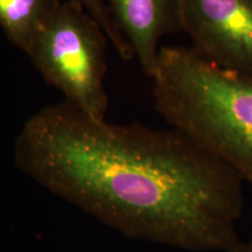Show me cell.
Listing matches in <instances>:
<instances>
[{
	"instance_id": "6da1fadb",
	"label": "cell",
	"mask_w": 252,
	"mask_h": 252,
	"mask_svg": "<svg viewBox=\"0 0 252 252\" xmlns=\"http://www.w3.org/2000/svg\"><path fill=\"white\" fill-rule=\"evenodd\" d=\"M15 165L126 237L191 252L237 245L244 207L235 169L176 128L94 121L67 102L21 128Z\"/></svg>"
},
{
	"instance_id": "7a4b0ae2",
	"label": "cell",
	"mask_w": 252,
	"mask_h": 252,
	"mask_svg": "<svg viewBox=\"0 0 252 252\" xmlns=\"http://www.w3.org/2000/svg\"><path fill=\"white\" fill-rule=\"evenodd\" d=\"M157 111L252 185V71L220 67L187 47H161Z\"/></svg>"
},
{
	"instance_id": "3957f363",
	"label": "cell",
	"mask_w": 252,
	"mask_h": 252,
	"mask_svg": "<svg viewBox=\"0 0 252 252\" xmlns=\"http://www.w3.org/2000/svg\"><path fill=\"white\" fill-rule=\"evenodd\" d=\"M106 37L76 0L61 1L36 34L28 56L50 86L88 117L105 121Z\"/></svg>"
},
{
	"instance_id": "277c9868",
	"label": "cell",
	"mask_w": 252,
	"mask_h": 252,
	"mask_svg": "<svg viewBox=\"0 0 252 252\" xmlns=\"http://www.w3.org/2000/svg\"><path fill=\"white\" fill-rule=\"evenodd\" d=\"M181 31L220 67L252 71V0H180Z\"/></svg>"
},
{
	"instance_id": "5b68a950",
	"label": "cell",
	"mask_w": 252,
	"mask_h": 252,
	"mask_svg": "<svg viewBox=\"0 0 252 252\" xmlns=\"http://www.w3.org/2000/svg\"><path fill=\"white\" fill-rule=\"evenodd\" d=\"M116 27L125 37L143 71H156L160 42L181 31L180 0H108Z\"/></svg>"
},
{
	"instance_id": "8992f818",
	"label": "cell",
	"mask_w": 252,
	"mask_h": 252,
	"mask_svg": "<svg viewBox=\"0 0 252 252\" xmlns=\"http://www.w3.org/2000/svg\"><path fill=\"white\" fill-rule=\"evenodd\" d=\"M60 0H0V27L19 49L28 54L32 43Z\"/></svg>"
},
{
	"instance_id": "52a82bcc",
	"label": "cell",
	"mask_w": 252,
	"mask_h": 252,
	"mask_svg": "<svg viewBox=\"0 0 252 252\" xmlns=\"http://www.w3.org/2000/svg\"><path fill=\"white\" fill-rule=\"evenodd\" d=\"M76 1L80 2L86 8L88 13L99 24V26L103 28L104 33L108 37L109 42L111 43L113 48L123 60L130 61V60L134 59L133 52H132L130 45L125 40V37L122 35L118 28L116 27L111 14H110L108 5L105 4L104 0H76Z\"/></svg>"
},
{
	"instance_id": "ba28073f",
	"label": "cell",
	"mask_w": 252,
	"mask_h": 252,
	"mask_svg": "<svg viewBox=\"0 0 252 252\" xmlns=\"http://www.w3.org/2000/svg\"><path fill=\"white\" fill-rule=\"evenodd\" d=\"M229 252H252V238L248 242H239L234 249H231Z\"/></svg>"
}]
</instances>
